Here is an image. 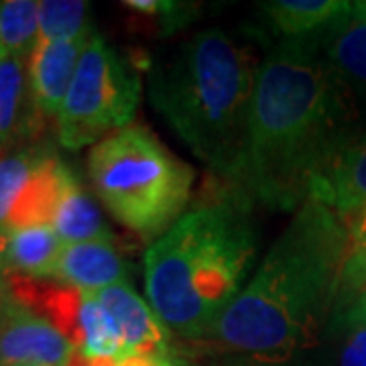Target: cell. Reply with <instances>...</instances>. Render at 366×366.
I'll return each mask as SVG.
<instances>
[{
  "label": "cell",
  "instance_id": "83f0119b",
  "mask_svg": "<svg viewBox=\"0 0 366 366\" xmlns=\"http://www.w3.org/2000/svg\"><path fill=\"white\" fill-rule=\"evenodd\" d=\"M25 366H39V365H25Z\"/></svg>",
  "mask_w": 366,
  "mask_h": 366
},
{
  "label": "cell",
  "instance_id": "30bf717a",
  "mask_svg": "<svg viewBox=\"0 0 366 366\" xmlns=\"http://www.w3.org/2000/svg\"><path fill=\"white\" fill-rule=\"evenodd\" d=\"M96 297L112 315L122 336V356H159L167 354V327L151 305H147L129 283H118L96 293Z\"/></svg>",
  "mask_w": 366,
  "mask_h": 366
},
{
  "label": "cell",
  "instance_id": "8992f818",
  "mask_svg": "<svg viewBox=\"0 0 366 366\" xmlns=\"http://www.w3.org/2000/svg\"><path fill=\"white\" fill-rule=\"evenodd\" d=\"M139 102V74L100 33H94L57 117L59 143L71 151L98 143V139L129 127Z\"/></svg>",
  "mask_w": 366,
  "mask_h": 366
},
{
  "label": "cell",
  "instance_id": "603a6c76",
  "mask_svg": "<svg viewBox=\"0 0 366 366\" xmlns=\"http://www.w3.org/2000/svg\"><path fill=\"white\" fill-rule=\"evenodd\" d=\"M47 153L49 149L45 147H26L16 153L0 157V230H4V222L14 202L19 199L29 177Z\"/></svg>",
  "mask_w": 366,
  "mask_h": 366
},
{
  "label": "cell",
  "instance_id": "4fadbf2b",
  "mask_svg": "<svg viewBox=\"0 0 366 366\" xmlns=\"http://www.w3.org/2000/svg\"><path fill=\"white\" fill-rule=\"evenodd\" d=\"M26 57L0 51V155L43 124L31 98Z\"/></svg>",
  "mask_w": 366,
  "mask_h": 366
},
{
  "label": "cell",
  "instance_id": "4316f807",
  "mask_svg": "<svg viewBox=\"0 0 366 366\" xmlns=\"http://www.w3.org/2000/svg\"><path fill=\"white\" fill-rule=\"evenodd\" d=\"M352 13L366 16V0H362V2H352Z\"/></svg>",
  "mask_w": 366,
  "mask_h": 366
},
{
  "label": "cell",
  "instance_id": "8fae6325",
  "mask_svg": "<svg viewBox=\"0 0 366 366\" xmlns=\"http://www.w3.org/2000/svg\"><path fill=\"white\" fill-rule=\"evenodd\" d=\"M317 45L354 110L366 106V16L352 13L350 6L348 13L324 29Z\"/></svg>",
  "mask_w": 366,
  "mask_h": 366
},
{
  "label": "cell",
  "instance_id": "7c38bea8",
  "mask_svg": "<svg viewBox=\"0 0 366 366\" xmlns=\"http://www.w3.org/2000/svg\"><path fill=\"white\" fill-rule=\"evenodd\" d=\"M129 267L112 240L66 244L53 279L84 293H98L118 283H127Z\"/></svg>",
  "mask_w": 366,
  "mask_h": 366
},
{
  "label": "cell",
  "instance_id": "e0dca14e",
  "mask_svg": "<svg viewBox=\"0 0 366 366\" xmlns=\"http://www.w3.org/2000/svg\"><path fill=\"white\" fill-rule=\"evenodd\" d=\"M350 6L352 2L342 0H273L261 4L271 25L291 39H305L317 29H326Z\"/></svg>",
  "mask_w": 366,
  "mask_h": 366
},
{
  "label": "cell",
  "instance_id": "3957f363",
  "mask_svg": "<svg viewBox=\"0 0 366 366\" xmlns=\"http://www.w3.org/2000/svg\"><path fill=\"white\" fill-rule=\"evenodd\" d=\"M257 236L244 204L209 202L183 214L144 254L149 305L169 332L199 340L247 287Z\"/></svg>",
  "mask_w": 366,
  "mask_h": 366
},
{
  "label": "cell",
  "instance_id": "ba28073f",
  "mask_svg": "<svg viewBox=\"0 0 366 366\" xmlns=\"http://www.w3.org/2000/svg\"><path fill=\"white\" fill-rule=\"evenodd\" d=\"M346 224L366 206V132L350 134L315 175L310 197Z\"/></svg>",
  "mask_w": 366,
  "mask_h": 366
},
{
  "label": "cell",
  "instance_id": "5b68a950",
  "mask_svg": "<svg viewBox=\"0 0 366 366\" xmlns=\"http://www.w3.org/2000/svg\"><path fill=\"white\" fill-rule=\"evenodd\" d=\"M88 175L114 220L147 240H159L185 214L196 179L194 169L141 124L94 144Z\"/></svg>",
  "mask_w": 366,
  "mask_h": 366
},
{
  "label": "cell",
  "instance_id": "6da1fadb",
  "mask_svg": "<svg viewBox=\"0 0 366 366\" xmlns=\"http://www.w3.org/2000/svg\"><path fill=\"white\" fill-rule=\"evenodd\" d=\"M354 106L317 41L279 43L259 66L244 167L236 189L271 209H295L352 134Z\"/></svg>",
  "mask_w": 366,
  "mask_h": 366
},
{
  "label": "cell",
  "instance_id": "7a4b0ae2",
  "mask_svg": "<svg viewBox=\"0 0 366 366\" xmlns=\"http://www.w3.org/2000/svg\"><path fill=\"white\" fill-rule=\"evenodd\" d=\"M346 244V224L314 199L303 202L208 338L267 365L314 346L336 305Z\"/></svg>",
  "mask_w": 366,
  "mask_h": 366
},
{
  "label": "cell",
  "instance_id": "44dd1931",
  "mask_svg": "<svg viewBox=\"0 0 366 366\" xmlns=\"http://www.w3.org/2000/svg\"><path fill=\"white\" fill-rule=\"evenodd\" d=\"M90 4L81 0H43L39 2V41L88 39L92 29Z\"/></svg>",
  "mask_w": 366,
  "mask_h": 366
},
{
  "label": "cell",
  "instance_id": "52a82bcc",
  "mask_svg": "<svg viewBox=\"0 0 366 366\" xmlns=\"http://www.w3.org/2000/svg\"><path fill=\"white\" fill-rule=\"evenodd\" d=\"M76 348L49 320L11 303L0 315V366H67Z\"/></svg>",
  "mask_w": 366,
  "mask_h": 366
},
{
  "label": "cell",
  "instance_id": "9a60e30c",
  "mask_svg": "<svg viewBox=\"0 0 366 366\" xmlns=\"http://www.w3.org/2000/svg\"><path fill=\"white\" fill-rule=\"evenodd\" d=\"M51 226L66 244L112 240V232L98 206L79 185L78 177L67 169Z\"/></svg>",
  "mask_w": 366,
  "mask_h": 366
},
{
  "label": "cell",
  "instance_id": "5bb4252c",
  "mask_svg": "<svg viewBox=\"0 0 366 366\" xmlns=\"http://www.w3.org/2000/svg\"><path fill=\"white\" fill-rule=\"evenodd\" d=\"M67 167L53 151L41 159L37 169L29 177L25 189L14 202L4 222V230L11 234L33 226H51L53 214L59 202Z\"/></svg>",
  "mask_w": 366,
  "mask_h": 366
},
{
  "label": "cell",
  "instance_id": "ffe728a7",
  "mask_svg": "<svg viewBox=\"0 0 366 366\" xmlns=\"http://www.w3.org/2000/svg\"><path fill=\"white\" fill-rule=\"evenodd\" d=\"M39 43V2H0V51L26 57Z\"/></svg>",
  "mask_w": 366,
  "mask_h": 366
},
{
  "label": "cell",
  "instance_id": "d6986e66",
  "mask_svg": "<svg viewBox=\"0 0 366 366\" xmlns=\"http://www.w3.org/2000/svg\"><path fill=\"white\" fill-rule=\"evenodd\" d=\"M330 330L338 338V366H366V293L336 303Z\"/></svg>",
  "mask_w": 366,
  "mask_h": 366
},
{
  "label": "cell",
  "instance_id": "7402d4cb",
  "mask_svg": "<svg viewBox=\"0 0 366 366\" xmlns=\"http://www.w3.org/2000/svg\"><path fill=\"white\" fill-rule=\"evenodd\" d=\"M348 244L342 262L336 303L366 293V206L346 222Z\"/></svg>",
  "mask_w": 366,
  "mask_h": 366
},
{
  "label": "cell",
  "instance_id": "277c9868",
  "mask_svg": "<svg viewBox=\"0 0 366 366\" xmlns=\"http://www.w3.org/2000/svg\"><path fill=\"white\" fill-rule=\"evenodd\" d=\"M249 45L206 29L151 74V100L175 134L209 169L238 185L259 74Z\"/></svg>",
  "mask_w": 366,
  "mask_h": 366
},
{
  "label": "cell",
  "instance_id": "484cf974",
  "mask_svg": "<svg viewBox=\"0 0 366 366\" xmlns=\"http://www.w3.org/2000/svg\"><path fill=\"white\" fill-rule=\"evenodd\" d=\"M114 365H117V360H114V358H88V356H84V354L76 352L67 366H114Z\"/></svg>",
  "mask_w": 366,
  "mask_h": 366
},
{
  "label": "cell",
  "instance_id": "ac0fdd59",
  "mask_svg": "<svg viewBox=\"0 0 366 366\" xmlns=\"http://www.w3.org/2000/svg\"><path fill=\"white\" fill-rule=\"evenodd\" d=\"M84 293V291H81ZM79 348L78 352L88 358H114L122 356V336L112 315L96 297V293H84L79 307Z\"/></svg>",
  "mask_w": 366,
  "mask_h": 366
},
{
  "label": "cell",
  "instance_id": "2e32d148",
  "mask_svg": "<svg viewBox=\"0 0 366 366\" xmlns=\"http://www.w3.org/2000/svg\"><path fill=\"white\" fill-rule=\"evenodd\" d=\"M66 242L53 226H33L9 234L6 269L33 279H49L55 274L57 262Z\"/></svg>",
  "mask_w": 366,
  "mask_h": 366
},
{
  "label": "cell",
  "instance_id": "9c48e42d",
  "mask_svg": "<svg viewBox=\"0 0 366 366\" xmlns=\"http://www.w3.org/2000/svg\"><path fill=\"white\" fill-rule=\"evenodd\" d=\"M88 41L90 37L76 41H39L29 55L26 71L31 98L43 120L59 117Z\"/></svg>",
  "mask_w": 366,
  "mask_h": 366
},
{
  "label": "cell",
  "instance_id": "d4e9b609",
  "mask_svg": "<svg viewBox=\"0 0 366 366\" xmlns=\"http://www.w3.org/2000/svg\"><path fill=\"white\" fill-rule=\"evenodd\" d=\"M6 247H9V232L0 230V315L11 307V293H9V283H6Z\"/></svg>",
  "mask_w": 366,
  "mask_h": 366
},
{
  "label": "cell",
  "instance_id": "cb8c5ba5",
  "mask_svg": "<svg viewBox=\"0 0 366 366\" xmlns=\"http://www.w3.org/2000/svg\"><path fill=\"white\" fill-rule=\"evenodd\" d=\"M122 4L134 14H141L144 19H155L163 33H171L173 29L183 26V23H187V19L194 13V6L169 0H127Z\"/></svg>",
  "mask_w": 366,
  "mask_h": 366
}]
</instances>
